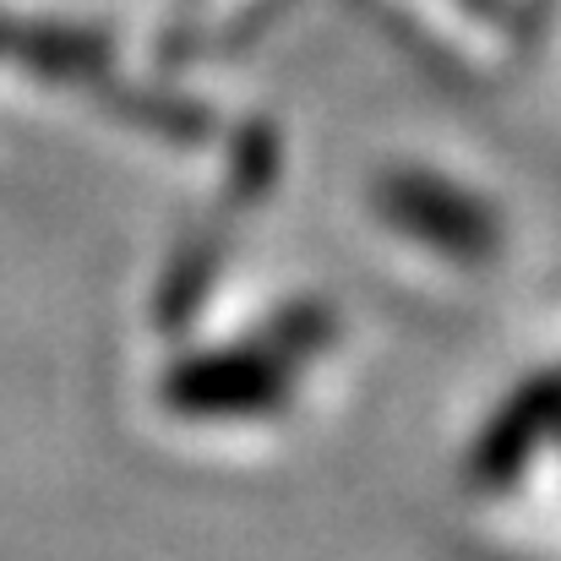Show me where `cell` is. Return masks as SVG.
<instances>
[{"mask_svg":"<svg viewBox=\"0 0 561 561\" xmlns=\"http://www.w3.org/2000/svg\"><path fill=\"white\" fill-rule=\"evenodd\" d=\"M295 387V360L267 339L224 355H196L164 376V403L202 420H245V414H273L284 409Z\"/></svg>","mask_w":561,"mask_h":561,"instance_id":"6da1fadb","label":"cell"},{"mask_svg":"<svg viewBox=\"0 0 561 561\" xmlns=\"http://www.w3.org/2000/svg\"><path fill=\"white\" fill-rule=\"evenodd\" d=\"M376 207L403 234H414V240H425V245H436L458 262H480L502 240V224L480 196L458 191L453 181H436V175H414V170L387 175L376 186Z\"/></svg>","mask_w":561,"mask_h":561,"instance_id":"7a4b0ae2","label":"cell"},{"mask_svg":"<svg viewBox=\"0 0 561 561\" xmlns=\"http://www.w3.org/2000/svg\"><path fill=\"white\" fill-rule=\"evenodd\" d=\"M0 55L55 82H99L110 71L104 38L60 22H0Z\"/></svg>","mask_w":561,"mask_h":561,"instance_id":"277c9868","label":"cell"},{"mask_svg":"<svg viewBox=\"0 0 561 561\" xmlns=\"http://www.w3.org/2000/svg\"><path fill=\"white\" fill-rule=\"evenodd\" d=\"M551 431H561V371L529 381V387L485 425V436H480V447H474V463H469V480L485 485V491H502V485L540 453V442H546Z\"/></svg>","mask_w":561,"mask_h":561,"instance_id":"3957f363","label":"cell"}]
</instances>
